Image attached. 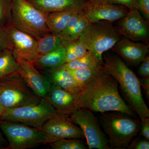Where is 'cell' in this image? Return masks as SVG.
I'll return each mask as SVG.
<instances>
[{
    "mask_svg": "<svg viewBox=\"0 0 149 149\" xmlns=\"http://www.w3.org/2000/svg\"><path fill=\"white\" fill-rule=\"evenodd\" d=\"M102 0H88V3L89 5L93 4L95 3L99 2Z\"/></svg>",
    "mask_w": 149,
    "mask_h": 149,
    "instance_id": "37",
    "label": "cell"
},
{
    "mask_svg": "<svg viewBox=\"0 0 149 149\" xmlns=\"http://www.w3.org/2000/svg\"><path fill=\"white\" fill-rule=\"evenodd\" d=\"M8 147V143L3 136L2 131L0 129V149H7Z\"/></svg>",
    "mask_w": 149,
    "mask_h": 149,
    "instance_id": "36",
    "label": "cell"
},
{
    "mask_svg": "<svg viewBox=\"0 0 149 149\" xmlns=\"http://www.w3.org/2000/svg\"><path fill=\"white\" fill-rule=\"evenodd\" d=\"M144 18L149 22V0H137L136 8Z\"/></svg>",
    "mask_w": 149,
    "mask_h": 149,
    "instance_id": "30",
    "label": "cell"
},
{
    "mask_svg": "<svg viewBox=\"0 0 149 149\" xmlns=\"http://www.w3.org/2000/svg\"><path fill=\"white\" fill-rule=\"evenodd\" d=\"M140 129L141 135L144 139L149 140V118H146L141 120Z\"/></svg>",
    "mask_w": 149,
    "mask_h": 149,
    "instance_id": "34",
    "label": "cell"
},
{
    "mask_svg": "<svg viewBox=\"0 0 149 149\" xmlns=\"http://www.w3.org/2000/svg\"><path fill=\"white\" fill-rule=\"evenodd\" d=\"M65 49L64 46L45 54L40 55L32 62L40 72H45L65 63Z\"/></svg>",
    "mask_w": 149,
    "mask_h": 149,
    "instance_id": "19",
    "label": "cell"
},
{
    "mask_svg": "<svg viewBox=\"0 0 149 149\" xmlns=\"http://www.w3.org/2000/svg\"><path fill=\"white\" fill-rule=\"evenodd\" d=\"M11 0H0V23L6 27L10 22Z\"/></svg>",
    "mask_w": 149,
    "mask_h": 149,
    "instance_id": "28",
    "label": "cell"
},
{
    "mask_svg": "<svg viewBox=\"0 0 149 149\" xmlns=\"http://www.w3.org/2000/svg\"><path fill=\"white\" fill-rule=\"evenodd\" d=\"M15 54L27 61H33L38 56L37 40L10 24L6 26Z\"/></svg>",
    "mask_w": 149,
    "mask_h": 149,
    "instance_id": "13",
    "label": "cell"
},
{
    "mask_svg": "<svg viewBox=\"0 0 149 149\" xmlns=\"http://www.w3.org/2000/svg\"><path fill=\"white\" fill-rule=\"evenodd\" d=\"M19 66L12 50L0 53V80L18 73Z\"/></svg>",
    "mask_w": 149,
    "mask_h": 149,
    "instance_id": "22",
    "label": "cell"
},
{
    "mask_svg": "<svg viewBox=\"0 0 149 149\" xmlns=\"http://www.w3.org/2000/svg\"><path fill=\"white\" fill-rule=\"evenodd\" d=\"M140 85L143 88L147 98H149V77H144L139 79Z\"/></svg>",
    "mask_w": 149,
    "mask_h": 149,
    "instance_id": "35",
    "label": "cell"
},
{
    "mask_svg": "<svg viewBox=\"0 0 149 149\" xmlns=\"http://www.w3.org/2000/svg\"><path fill=\"white\" fill-rule=\"evenodd\" d=\"M46 16L26 0H11L9 24L36 40L50 33L46 24Z\"/></svg>",
    "mask_w": 149,
    "mask_h": 149,
    "instance_id": "4",
    "label": "cell"
},
{
    "mask_svg": "<svg viewBox=\"0 0 149 149\" xmlns=\"http://www.w3.org/2000/svg\"><path fill=\"white\" fill-rule=\"evenodd\" d=\"M41 99L19 73L0 81V103L5 109L35 104Z\"/></svg>",
    "mask_w": 149,
    "mask_h": 149,
    "instance_id": "7",
    "label": "cell"
},
{
    "mask_svg": "<svg viewBox=\"0 0 149 149\" xmlns=\"http://www.w3.org/2000/svg\"><path fill=\"white\" fill-rule=\"evenodd\" d=\"M41 72L48 79L51 85L58 86L75 95L81 92V89L68 69L63 65L47 72Z\"/></svg>",
    "mask_w": 149,
    "mask_h": 149,
    "instance_id": "18",
    "label": "cell"
},
{
    "mask_svg": "<svg viewBox=\"0 0 149 149\" xmlns=\"http://www.w3.org/2000/svg\"><path fill=\"white\" fill-rule=\"evenodd\" d=\"M105 1L111 3L124 6L129 10L136 8L137 0H105Z\"/></svg>",
    "mask_w": 149,
    "mask_h": 149,
    "instance_id": "33",
    "label": "cell"
},
{
    "mask_svg": "<svg viewBox=\"0 0 149 149\" xmlns=\"http://www.w3.org/2000/svg\"><path fill=\"white\" fill-rule=\"evenodd\" d=\"M41 130L47 137L49 143L63 139H84L81 128L70 121L67 116L58 114L49 118Z\"/></svg>",
    "mask_w": 149,
    "mask_h": 149,
    "instance_id": "10",
    "label": "cell"
},
{
    "mask_svg": "<svg viewBox=\"0 0 149 149\" xmlns=\"http://www.w3.org/2000/svg\"><path fill=\"white\" fill-rule=\"evenodd\" d=\"M85 1H88V0H85Z\"/></svg>",
    "mask_w": 149,
    "mask_h": 149,
    "instance_id": "39",
    "label": "cell"
},
{
    "mask_svg": "<svg viewBox=\"0 0 149 149\" xmlns=\"http://www.w3.org/2000/svg\"><path fill=\"white\" fill-rule=\"evenodd\" d=\"M58 113L47 98H44L35 104L5 109L0 120L18 123L41 129L47 120Z\"/></svg>",
    "mask_w": 149,
    "mask_h": 149,
    "instance_id": "6",
    "label": "cell"
},
{
    "mask_svg": "<svg viewBox=\"0 0 149 149\" xmlns=\"http://www.w3.org/2000/svg\"><path fill=\"white\" fill-rule=\"evenodd\" d=\"M111 50L127 63L137 66L148 55L149 47L148 43L137 42L126 38H121Z\"/></svg>",
    "mask_w": 149,
    "mask_h": 149,
    "instance_id": "15",
    "label": "cell"
},
{
    "mask_svg": "<svg viewBox=\"0 0 149 149\" xmlns=\"http://www.w3.org/2000/svg\"><path fill=\"white\" fill-rule=\"evenodd\" d=\"M0 129L8 141L7 149L32 148L49 143L41 129L29 125L0 120Z\"/></svg>",
    "mask_w": 149,
    "mask_h": 149,
    "instance_id": "8",
    "label": "cell"
},
{
    "mask_svg": "<svg viewBox=\"0 0 149 149\" xmlns=\"http://www.w3.org/2000/svg\"><path fill=\"white\" fill-rule=\"evenodd\" d=\"M139 74L142 78L149 77V57L147 55L142 61L139 69Z\"/></svg>",
    "mask_w": 149,
    "mask_h": 149,
    "instance_id": "32",
    "label": "cell"
},
{
    "mask_svg": "<svg viewBox=\"0 0 149 149\" xmlns=\"http://www.w3.org/2000/svg\"><path fill=\"white\" fill-rule=\"evenodd\" d=\"M66 41V40L60 34L50 33L45 35L37 40L38 55L48 53L63 47Z\"/></svg>",
    "mask_w": 149,
    "mask_h": 149,
    "instance_id": "23",
    "label": "cell"
},
{
    "mask_svg": "<svg viewBox=\"0 0 149 149\" xmlns=\"http://www.w3.org/2000/svg\"><path fill=\"white\" fill-rule=\"evenodd\" d=\"M65 68L71 69H95L103 66L95 56L88 52L85 55L63 65Z\"/></svg>",
    "mask_w": 149,
    "mask_h": 149,
    "instance_id": "24",
    "label": "cell"
},
{
    "mask_svg": "<svg viewBox=\"0 0 149 149\" xmlns=\"http://www.w3.org/2000/svg\"><path fill=\"white\" fill-rule=\"evenodd\" d=\"M124 6L111 3L102 0L89 5L84 14L91 23L100 21L112 22L124 17L129 11Z\"/></svg>",
    "mask_w": 149,
    "mask_h": 149,
    "instance_id": "14",
    "label": "cell"
},
{
    "mask_svg": "<svg viewBox=\"0 0 149 149\" xmlns=\"http://www.w3.org/2000/svg\"><path fill=\"white\" fill-rule=\"evenodd\" d=\"M76 96L60 87L51 85L47 98L58 113L68 116L78 109Z\"/></svg>",
    "mask_w": 149,
    "mask_h": 149,
    "instance_id": "17",
    "label": "cell"
},
{
    "mask_svg": "<svg viewBox=\"0 0 149 149\" xmlns=\"http://www.w3.org/2000/svg\"><path fill=\"white\" fill-rule=\"evenodd\" d=\"M75 13L77 12L63 11L46 15V24L50 33L60 34L65 29L71 17Z\"/></svg>",
    "mask_w": 149,
    "mask_h": 149,
    "instance_id": "21",
    "label": "cell"
},
{
    "mask_svg": "<svg viewBox=\"0 0 149 149\" xmlns=\"http://www.w3.org/2000/svg\"><path fill=\"white\" fill-rule=\"evenodd\" d=\"M128 149H149V142L146 139H136L132 141L128 146Z\"/></svg>",
    "mask_w": 149,
    "mask_h": 149,
    "instance_id": "31",
    "label": "cell"
},
{
    "mask_svg": "<svg viewBox=\"0 0 149 149\" xmlns=\"http://www.w3.org/2000/svg\"><path fill=\"white\" fill-rule=\"evenodd\" d=\"M64 47L65 63L80 58L89 52L78 40L71 41L66 40Z\"/></svg>",
    "mask_w": 149,
    "mask_h": 149,
    "instance_id": "26",
    "label": "cell"
},
{
    "mask_svg": "<svg viewBox=\"0 0 149 149\" xmlns=\"http://www.w3.org/2000/svg\"><path fill=\"white\" fill-rule=\"evenodd\" d=\"M91 23L84 13H75L71 17L65 29L60 35L68 41L78 40Z\"/></svg>",
    "mask_w": 149,
    "mask_h": 149,
    "instance_id": "20",
    "label": "cell"
},
{
    "mask_svg": "<svg viewBox=\"0 0 149 149\" xmlns=\"http://www.w3.org/2000/svg\"><path fill=\"white\" fill-rule=\"evenodd\" d=\"M0 81H1V80H0Z\"/></svg>",
    "mask_w": 149,
    "mask_h": 149,
    "instance_id": "40",
    "label": "cell"
},
{
    "mask_svg": "<svg viewBox=\"0 0 149 149\" xmlns=\"http://www.w3.org/2000/svg\"><path fill=\"white\" fill-rule=\"evenodd\" d=\"M70 121L78 125L83 131L88 148L111 149L93 111L81 108L69 115Z\"/></svg>",
    "mask_w": 149,
    "mask_h": 149,
    "instance_id": "9",
    "label": "cell"
},
{
    "mask_svg": "<svg viewBox=\"0 0 149 149\" xmlns=\"http://www.w3.org/2000/svg\"><path fill=\"white\" fill-rule=\"evenodd\" d=\"M5 109L3 107L1 104L0 103V117H1L2 115L3 114V113L5 111Z\"/></svg>",
    "mask_w": 149,
    "mask_h": 149,
    "instance_id": "38",
    "label": "cell"
},
{
    "mask_svg": "<svg viewBox=\"0 0 149 149\" xmlns=\"http://www.w3.org/2000/svg\"><path fill=\"white\" fill-rule=\"evenodd\" d=\"M54 149H85L87 147L81 141L63 139L48 144Z\"/></svg>",
    "mask_w": 149,
    "mask_h": 149,
    "instance_id": "27",
    "label": "cell"
},
{
    "mask_svg": "<svg viewBox=\"0 0 149 149\" xmlns=\"http://www.w3.org/2000/svg\"><path fill=\"white\" fill-rule=\"evenodd\" d=\"M118 21L116 28L121 36L134 42H148L149 22L137 9L129 10L126 15Z\"/></svg>",
    "mask_w": 149,
    "mask_h": 149,
    "instance_id": "11",
    "label": "cell"
},
{
    "mask_svg": "<svg viewBox=\"0 0 149 149\" xmlns=\"http://www.w3.org/2000/svg\"><path fill=\"white\" fill-rule=\"evenodd\" d=\"M7 49H13V45L6 27L0 23V53Z\"/></svg>",
    "mask_w": 149,
    "mask_h": 149,
    "instance_id": "29",
    "label": "cell"
},
{
    "mask_svg": "<svg viewBox=\"0 0 149 149\" xmlns=\"http://www.w3.org/2000/svg\"><path fill=\"white\" fill-rule=\"evenodd\" d=\"M14 55L19 66L18 73L19 75L36 95L41 98H47L51 87L48 79L35 67L32 62L14 54Z\"/></svg>",
    "mask_w": 149,
    "mask_h": 149,
    "instance_id": "12",
    "label": "cell"
},
{
    "mask_svg": "<svg viewBox=\"0 0 149 149\" xmlns=\"http://www.w3.org/2000/svg\"><path fill=\"white\" fill-rule=\"evenodd\" d=\"M103 61L104 68L117 80L129 106L141 120L149 118V109L143 98L139 78L136 74L115 54L104 53Z\"/></svg>",
    "mask_w": 149,
    "mask_h": 149,
    "instance_id": "2",
    "label": "cell"
},
{
    "mask_svg": "<svg viewBox=\"0 0 149 149\" xmlns=\"http://www.w3.org/2000/svg\"><path fill=\"white\" fill-rule=\"evenodd\" d=\"M103 67L95 69H67L78 87L82 90Z\"/></svg>",
    "mask_w": 149,
    "mask_h": 149,
    "instance_id": "25",
    "label": "cell"
},
{
    "mask_svg": "<svg viewBox=\"0 0 149 149\" xmlns=\"http://www.w3.org/2000/svg\"><path fill=\"white\" fill-rule=\"evenodd\" d=\"M120 38L112 22L100 21L91 23L78 40L103 64L104 54L111 49Z\"/></svg>",
    "mask_w": 149,
    "mask_h": 149,
    "instance_id": "5",
    "label": "cell"
},
{
    "mask_svg": "<svg viewBox=\"0 0 149 149\" xmlns=\"http://www.w3.org/2000/svg\"><path fill=\"white\" fill-rule=\"evenodd\" d=\"M117 80L102 68L76 96L77 109L103 113L118 111L139 118L120 96Z\"/></svg>",
    "mask_w": 149,
    "mask_h": 149,
    "instance_id": "1",
    "label": "cell"
},
{
    "mask_svg": "<svg viewBox=\"0 0 149 149\" xmlns=\"http://www.w3.org/2000/svg\"><path fill=\"white\" fill-rule=\"evenodd\" d=\"M120 112L102 113L100 122L108 136V142L111 148H127L139 133L140 120Z\"/></svg>",
    "mask_w": 149,
    "mask_h": 149,
    "instance_id": "3",
    "label": "cell"
},
{
    "mask_svg": "<svg viewBox=\"0 0 149 149\" xmlns=\"http://www.w3.org/2000/svg\"><path fill=\"white\" fill-rule=\"evenodd\" d=\"M35 8L47 15L63 11L84 13L89 5L85 0H26Z\"/></svg>",
    "mask_w": 149,
    "mask_h": 149,
    "instance_id": "16",
    "label": "cell"
}]
</instances>
